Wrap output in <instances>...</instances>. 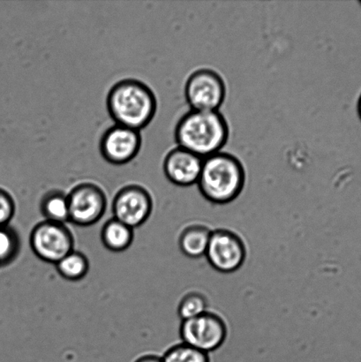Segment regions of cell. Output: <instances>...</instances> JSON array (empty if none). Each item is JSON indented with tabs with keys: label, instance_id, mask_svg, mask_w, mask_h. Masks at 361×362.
I'll use <instances>...</instances> for the list:
<instances>
[{
	"label": "cell",
	"instance_id": "obj_1",
	"mask_svg": "<svg viewBox=\"0 0 361 362\" xmlns=\"http://www.w3.org/2000/svg\"><path fill=\"white\" fill-rule=\"evenodd\" d=\"M227 120L219 111L190 110L177 124L175 140L178 147L206 158L218 153L229 139Z\"/></svg>",
	"mask_w": 361,
	"mask_h": 362
},
{
	"label": "cell",
	"instance_id": "obj_2",
	"mask_svg": "<svg viewBox=\"0 0 361 362\" xmlns=\"http://www.w3.org/2000/svg\"><path fill=\"white\" fill-rule=\"evenodd\" d=\"M106 105L116 125L140 132L154 119L158 101L154 92L143 81L125 79L113 85Z\"/></svg>",
	"mask_w": 361,
	"mask_h": 362
},
{
	"label": "cell",
	"instance_id": "obj_3",
	"mask_svg": "<svg viewBox=\"0 0 361 362\" xmlns=\"http://www.w3.org/2000/svg\"><path fill=\"white\" fill-rule=\"evenodd\" d=\"M246 183L245 168L236 156L218 152L203 159L197 186L211 204H230L242 193Z\"/></svg>",
	"mask_w": 361,
	"mask_h": 362
},
{
	"label": "cell",
	"instance_id": "obj_4",
	"mask_svg": "<svg viewBox=\"0 0 361 362\" xmlns=\"http://www.w3.org/2000/svg\"><path fill=\"white\" fill-rule=\"evenodd\" d=\"M185 98L194 111H219L226 98V85L220 74L199 69L190 74L185 84Z\"/></svg>",
	"mask_w": 361,
	"mask_h": 362
},
{
	"label": "cell",
	"instance_id": "obj_5",
	"mask_svg": "<svg viewBox=\"0 0 361 362\" xmlns=\"http://www.w3.org/2000/svg\"><path fill=\"white\" fill-rule=\"evenodd\" d=\"M30 243L32 251L47 264H57L73 251L72 232L64 223L42 221L31 230Z\"/></svg>",
	"mask_w": 361,
	"mask_h": 362
},
{
	"label": "cell",
	"instance_id": "obj_6",
	"mask_svg": "<svg viewBox=\"0 0 361 362\" xmlns=\"http://www.w3.org/2000/svg\"><path fill=\"white\" fill-rule=\"evenodd\" d=\"M179 332L184 344L208 354L225 343L227 326L218 315L207 311L199 317L182 321Z\"/></svg>",
	"mask_w": 361,
	"mask_h": 362
},
{
	"label": "cell",
	"instance_id": "obj_7",
	"mask_svg": "<svg viewBox=\"0 0 361 362\" xmlns=\"http://www.w3.org/2000/svg\"><path fill=\"white\" fill-rule=\"evenodd\" d=\"M69 222L77 226L95 225L105 215L107 199L100 187L93 183H81L67 194Z\"/></svg>",
	"mask_w": 361,
	"mask_h": 362
},
{
	"label": "cell",
	"instance_id": "obj_8",
	"mask_svg": "<svg viewBox=\"0 0 361 362\" xmlns=\"http://www.w3.org/2000/svg\"><path fill=\"white\" fill-rule=\"evenodd\" d=\"M211 267L221 273H232L246 260L245 244L239 235L226 229L212 230L205 254Z\"/></svg>",
	"mask_w": 361,
	"mask_h": 362
},
{
	"label": "cell",
	"instance_id": "obj_9",
	"mask_svg": "<svg viewBox=\"0 0 361 362\" xmlns=\"http://www.w3.org/2000/svg\"><path fill=\"white\" fill-rule=\"evenodd\" d=\"M153 211L150 193L139 185H129L116 194L112 202L113 218L136 229L144 225Z\"/></svg>",
	"mask_w": 361,
	"mask_h": 362
},
{
	"label": "cell",
	"instance_id": "obj_10",
	"mask_svg": "<svg viewBox=\"0 0 361 362\" xmlns=\"http://www.w3.org/2000/svg\"><path fill=\"white\" fill-rule=\"evenodd\" d=\"M141 147L139 131L115 125L105 131L100 141L102 157L110 164H129L136 157Z\"/></svg>",
	"mask_w": 361,
	"mask_h": 362
},
{
	"label": "cell",
	"instance_id": "obj_11",
	"mask_svg": "<svg viewBox=\"0 0 361 362\" xmlns=\"http://www.w3.org/2000/svg\"><path fill=\"white\" fill-rule=\"evenodd\" d=\"M203 163V158L177 146L166 155L162 169L170 182L187 187L197 184Z\"/></svg>",
	"mask_w": 361,
	"mask_h": 362
},
{
	"label": "cell",
	"instance_id": "obj_12",
	"mask_svg": "<svg viewBox=\"0 0 361 362\" xmlns=\"http://www.w3.org/2000/svg\"><path fill=\"white\" fill-rule=\"evenodd\" d=\"M212 230L208 226L191 225L180 234L179 246L182 253L189 258H201L206 254Z\"/></svg>",
	"mask_w": 361,
	"mask_h": 362
},
{
	"label": "cell",
	"instance_id": "obj_13",
	"mask_svg": "<svg viewBox=\"0 0 361 362\" xmlns=\"http://www.w3.org/2000/svg\"><path fill=\"white\" fill-rule=\"evenodd\" d=\"M134 229L112 218L102 226L101 240L105 248L112 252L126 251L134 241Z\"/></svg>",
	"mask_w": 361,
	"mask_h": 362
},
{
	"label": "cell",
	"instance_id": "obj_14",
	"mask_svg": "<svg viewBox=\"0 0 361 362\" xmlns=\"http://www.w3.org/2000/svg\"><path fill=\"white\" fill-rule=\"evenodd\" d=\"M40 211L47 221L66 225L70 218L67 194L56 190L48 192L42 198Z\"/></svg>",
	"mask_w": 361,
	"mask_h": 362
},
{
	"label": "cell",
	"instance_id": "obj_15",
	"mask_svg": "<svg viewBox=\"0 0 361 362\" xmlns=\"http://www.w3.org/2000/svg\"><path fill=\"white\" fill-rule=\"evenodd\" d=\"M55 266L57 272L67 281H80L90 271V262L86 255L74 250Z\"/></svg>",
	"mask_w": 361,
	"mask_h": 362
},
{
	"label": "cell",
	"instance_id": "obj_16",
	"mask_svg": "<svg viewBox=\"0 0 361 362\" xmlns=\"http://www.w3.org/2000/svg\"><path fill=\"white\" fill-rule=\"evenodd\" d=\"M20 250V240L16 230L9 226L0 227V267L16 260Z\"/></svg>",
	"mask_w": 361,
	"mask_h": 362
},
{
	"label": "cell",
	"instance_id": "obj_17",
	"mask_svg": "<svg viewBox=\"0 0 361 362\" xmlns=\"http://www.w3.org/2000/svg\"><path fill=\"white\" fill-rule=\"evenodd\" d=\"M162 360V362H211L208 354L184 343L166 351Z\"/></svg>",
	"mask_w": 361,
	"mask_h": 362
},
{
	"label": "cell",
	"instance_id": "obj_18",
	"mask_svg": "<svg viewBox=\"0 0 361 362\" xmlns=\"http://www.w3.org/2000/svg\"><path fill=\"white\" fill-rule=\"evenodd\" d=\"M207 311V298L197 292L189 293L184 296L178 307L179 317L182 321L199 317Z\"/></svg>",
	"mask_w": 361,
	"mask_h": 362
},
{
	"label": "cell",
	"instance_id": "obj_19",
	"mask_svg": "<svg viewBox=\"0 0 361 362\" xmlns=\"http://www.w3.org/2000/svg\"><path fill=\"white\" fill-rule=\"evenodd\" d=\"M16 211V202L12 195L0 188V227L9 226Z\"/></svg>",
	"mask_w": 361,
	"mask_h": 362
},
{
	"label": "cell",
	"instance_id": "obj_20",
	"mask_svg": "<svg viewBox=\"0 0 361 362\" xmlns=\"http://www.w3.org/2000/svg\"><path fill=\"white\" fill-rule=\"evenodd\" d=\"M134 362H162V357L157 356H144L139 358Z\"/></svg>",
	"mask_w": 361,
	"mask_h": 362
},
{
	"label": "cell",
	"instance_id": "obj_21",
	"mask_svg": "<svg viewBox=\"0 0 361 362\" xmlns=\"http://www.w3.org/2000/svg\"><path fill=\"white\" fill-rule=\"evenodd\" d=\"M357 110H358V115H359L360 118L361 119V95H360V97L359 98L358 106H357Z\"/></svg>",
	"mask_w": 361,
	"mask_h": 362
},
{
	"label": "cell",
	"instance_id": "obj_22",
	"mask_svg": "<svg viewBox=\"0 0 361 362\" xmlns=\"http://www.w3.org/2000/svg\"><path fill=\"white\" fill-rule=\"evenodd\" d=\"M360 3V5H361V1Z\"/></svg>",
	"mask_w": 361,
	"mask_h": 362
}]
</instances>
